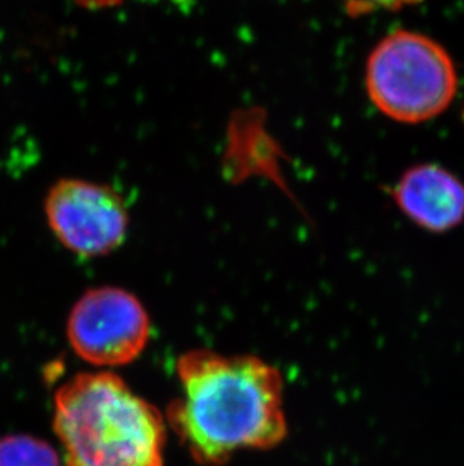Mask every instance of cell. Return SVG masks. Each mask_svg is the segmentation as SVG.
<instances>
[{"label": "cell", "mask_w": 464, "mask_h": 466, "mask_svg": "<svg viewBox=\"0 0 464 466\" xmlns=\"http://www.w3.org/2000/svg\"><path fill=\"white\" fill-rule=\"evenodd\" d=\"M181 392L167 421L197 463L219 466L241 450H268L287 436L282 378L249 355L192 350L177 364Z\"/></svg>", "instance_id": "cell-1"}, {"label": "cell", "mask_w": 464, "mask_h": 466, "mask_svg": "<svg viewBox=\"0 0 464 466\" xmlns=\"http://www.w3.org/2000/svg\"><path fill=\"white\" fill-rule=\"evenodd\" d=\"M66 466H163L162 414L110 373H82L55 396Z\"/></svg>", "instance_id": "cell-2"}, {"label": "cell", "mask_w": 464, "mask_h": 466, "mask_svg": "<svg viewBox=\"0 0 464 466\" xmlns=\"http://www.w3.org/2000/svg\"><path fill=\"white\" fill-rule=\"evenodd\" d=\"M457 70L442 46L418 32L397 31L369 53L365 86L381 114L418 124L442 114L457 94Z\"/></svg>", "instance_id": "cell-3"}, {"label": "cell", "mask_w": 464, "mask_h": 466, "mask_svg": "<svg viewBox=\"0 0 464 466\" xmlns=\"http://www.w3.org/2000/svg\"><path fill=\"white\" fill-rule=\"evenodd\" d=\"M45 213L55 238L76 256H106L127 238L128 208L110 186L62 178L48 190Z\"/></svg>", "instance_id": "cell-4"}, {"label": "cell", "mask_w": 464, "mask_h": 466, "mask_svg": "<svg viewBox=\"0 0 464 466\" xmlns=\"http://www.w3.org/2000/svg\"><path fill=\"white\" fill-rule=\"evenodd\" d=\"M149 319L139 300L116 287L85 293L71 309L66 334L82 360L100 367L135 361L149 339Z\"/></svg>", "instance_id": "cell-5"}, {"label": "cell", "mask_w": 464, "mask_h": 466, "mask_svg": "<svg viewBox=\"0 0 464 466\" xmlns=\"http://www.w3.org/2000/svg\"><path fill=\"white\" fill-rule=\"evenodd\" d=\"M394 199L404 215L420 228L442 233L464 219V185L438 165H420L404 172Z\"/></svg>", "instance_id": "cell-6"}, {"label": "cell", "mask_w": 464, "mask_h": 466, "mask_svg": "<svg viewBox=\"0 0 464 466\" xmlns=\"http://www.w3.org/2000/svg\"><path fill=\"white\" fill-rule=\"evenodd\" d=\"M0 466H59L55 450L29 435L0 438Z\"/></svg>", "instance_id": "cell-7"}, {"label": "cell", "mask_w": 464, "mask_h": 466, "mask_svg": "<svg viewBox=\"0 0 464 466\" xmlns=\"http://www.w3.org/2000/svg\"><path fill=\"white\" fill-rule=\"evenodd\" d=\"M419 2L422 0H341L347 13L353 17L374 13V11H397V9L418 5Z\"/></svg>", "instance_id": "cell-8"}, {"label": "cell", "mask_w": 464, "mask_h": 466, "mask_svg": "<svg viewBox=\"0 0 464 466\" xmlns=\"http://www.w3.org/2000/svg\"><path fill=\"white\" fill-rule=\"evenodd\" d=\"M75 2L86 9H107L115 8L118 5L124 4L126 0H75ZM171 2H174V4H186L187 0H171Z\"/></svg>", "instance_id": "cell-9"}]
</instances>
